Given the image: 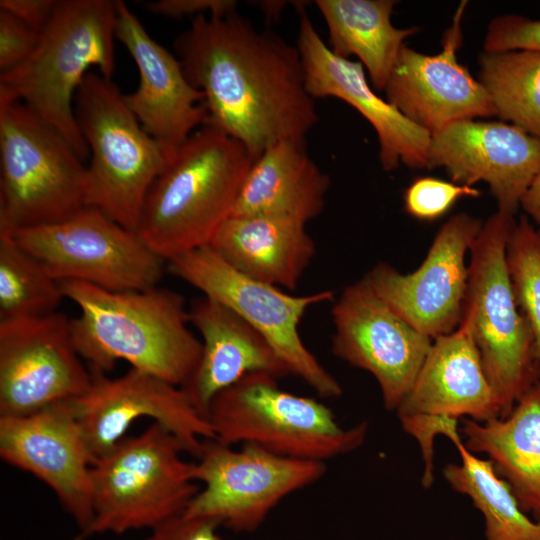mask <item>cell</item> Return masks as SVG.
Masks as SVG:
<instances>
[{"mask_svg":"<svg viewBox=\"0 0 540 540\" xmlns=\"http://www.w3.org/2000/svg\"><path fill=\"white\" fill-rule=\"evenodd\" d=\"M175 49L203 94L204 125L240 142L253 160L279 141H305L317 125L297 46L237 10L192 18Z\"/></svg>","mask_w":540,"mask_h":540,"instance_id":"6da1fadb","label":"cell"},{"mask_svg":"<svg viewBox=\"0 0 540 540\" xmlns=\"http://www.w3.org/2000/svg\"><path fill=\"white\" fill-rule=\"evenodd\" d=\"M60 284L79 308L71 319L73 340L93 372L104 373L123 360L176 386L190 379L202 343L187 326L189 309L181 294L158 286L109 291L79 281Z\"/></svg>","mask_w":540,"mask_h":540,"instance_id":"7a4b0ae2","label":"cell"},{"mask_svg":"<svg viewBox=\"0 0 540 540\" xmlns=\"http://www.w3.org/2000/svg\"><path fill=\"white\" fill-rule=\"evenodd\" d=\"M252 162L240 142L203 125L150 187L136 232L165 261L209 245L232 215Z\"/></svg>","mask_w":540,"mask_h":540,"instance_id":"3957f363","label":"cell"},{"mask_svg":"<svg viewBox=\"0 0 540 540\" xmlns=\"http://www.w3.org/2000/svg\"><path fill=\"white\" fill-rule=\"evenodd\" d=\"M115 26L116 1L58 0L34 52L0 74V99L24 103L63 135L83 161L89 150L75 117L74 100L90 68L112 78Z\"/></svg>","mask_w":540,"mask_h":540,"instance_id":"277c9868","label":"cell"},{"mask_svg":"<svg viewBox=\"0 0 540 540\" xmlns=\"http://www.w3.org/2000/svg\"><path fill=\"white\" fill-rule=\"evenodd\" d=\"M181 441L153 422L124 437L91 467L93 518L77 540L151 530L184 513L199 491Z\"/></svg>","mask_w":540,"mask_h":540,"instance_id":"5b68a950","label":"cell"},{"mask_svg":"<svg viewBox=\"0 0 540 540\" xmlns=\"http://www.w3.org/2000/svg\"><path fill=\"white\" fill-rule=\"evenodd\" d=\"M74 112L89 150L86 205L136 231L146 195L174 152L143 128L125 94L99 72L85 76Z\"/></svg>","mask_w":540,"mask_h":540,"instance_id":"8992f818","label":"cell"},{"mask_svg":"<svg viewBox=\"0 0 540 540\" xmlns=\"http://www.w3.org/2000/svg\"><path fill=\"white\" fill-rule=\"evenodd\" d=\"M516 221L497 210L474 241L462 318L471 327L501 418L540 380L532 331L510 280L506 249Z\"/></svg>","mask_w":540,"mask_h":540,"instance_id":"52a82bcc","label":"cell"},{"mask_svg":"<svg viewBox=\"0 0 540 540\" xmlns=\"http://www.w3.org/2000/svg\"><path fill=\"white\" fill-rule=\"evenodd\" d=\"M84 161L24 103L0 99V232L54 224L86 205Z\"/></svg>","mask_w":540,"mask_h":540,"instance_id":"ba28073f","label":"cell"},{"mask_svg":"<svg viewBox=\"0 0 540 540\" xmlns=\"http://www.w3.org/2000/svg\"><path fill=\"white\" fill-rule=\"evenodd\" d=\"M277 380L270 374L252 373L220 392L206 413L214 439L321 462L362 445L366 422L344 428L327 405L290 393Z\"/></svg>","mask_w":540,"mask_h":540,"instance_id":"9c48e42d","label":"cell"},{"mask_svg":"<svg viewBox=\"0 0 540 540\" xmlns=\"http://www.w3.org/2000/svg\"><path fill=\"white\" fill-rule=\"evenodd\" d=\"M168 262L175 276L227 306L256 329L291 375L302 379L320 397L336 398L342 394L340 383L307 348L298 329L310 307L334 299L332 291L301 296L285 293L277 286L240 273L209 245Z\"/></svg>","mask_w":540,"mask_h":540,"instance_id":"30bf717a","label":"cell"},{"mask_svg":"<svg viewBox=\"0 0 540 540\" xmlns=\"http://www.w3.org/2000/svg\"><path fill=\"white\" fill-rule=\"evenodd\" d=\"M193 478L203 484L184 515L207 518L238 533L255 531L287 496L317 482L325 462L285 457L255 444L235 449L206 440Z\"/></svg>","mask_w":540,"mask_h":540,"instance_id":"8fae6325","label":"cell"},{"mask_svg":"<svg viewBox=\"0 0 540 540\" xmlns=\"http://www.w3.org/2000/svg\"><path fill=\"white\" fill-rule=\"evenodd\" d=\"M40 259L58 281H79L109 291L157 286L165 260L136 231L85 206L54 224L0 232Z\"/></svg>","mask_w":540,"mask_h":540,"instance_id":"7c38bea8","label":"cell"},{"mask_svg":"<svg viewBox=\"0 0 540 540\" xmlns=\"http://www.w3.org/2000/svg\"><path fill=\"white\" fill-rule=\"evenodd\" d=\"M91 384L66 315L0 321V416L78 398Z\"/></svg>","mask_w":540,"mask_h":540,"instance_id":"4fadbf2b","label":"cell"},{"mask_svg":"<svg viewBox=\"0 0 540 540\" xmlns=\"http://www.w3.org/2000/svg\"><path fill=\"white\" fill-rule=\"evenodd\" d=\"M92 384L82 396L72 399L93 462L109 452L141 418L162 425L197 458L213 430L193 405L184 389L152 374L131 368L116 378L93 372Z\"/></svg>","mask_w":540,"mask_h":540,"instance_id":"5bb4252c","label":"cell"},{"mask_svg":"<svg viewBox=\"0 0 540 540\" xmlns=\"http://www.w3.org/2000/svg\"><path fill=\"white\" fill-rule=\"evenodd\" d=\"M483 221L461 212L437 232L422 264L403 274L387 263L362 278L401 318L432 340L460 324L468 282L466 255Z\"/></svg>","mask_w":540,"mask_h":540,"instance_id":"9a60e30c","label":"cell"},{"mask_svg":"<svg viewBox=\"0 0 540 540\" xmlns=\"http://www.w3.org/2000/svg\"><path fill=\"white\" fill-rule=\"evenodd\" d=\"M331 313L332 353L369 372L379 385L385 408L396 411L433 340L394 312L363 279L343 289Z\"/></svg>","mask_w":540,"mask_h":540,"instance_id":"2e32d148","label":"cell"},{"mask_svg":"<svg viewBox=\"0 0 540 540\" xmlns=\"http://www.w3.org/2000/svg\"><path fill=\"white\" fill-rule=\"evenodd\" d=\"M72 399L24 416H0V457L45 483L82 535L93 518V458Z\"/></svg>","mask_w":540,"mask_h":540,"instance_id":"e0dca14e","label":"cell"},{"mask_svg":"<svg viewBox=\"0 0 540 540\" xmlns=\"http://www.w3.org/2000/svg\"><path fill=\"white\" fill-rule=\"evenodd\" d=\"M466 6L458 5L439 53L403 45L383 90L388 102L431 135L457 121L496 116L483 84L457 58Z\"/></svg>","mask_w":540,"mask_h":540,"instance_id":"ac0fdd59","label":"cell"},{"mask_svg":"<svg viewBox=\"0 0 540 540\" xmlns=\"http://www.w3.org/2000/svg\"><path fill=\"white\" fill-rule=\"evenodd\" d=\"M451 181L489 185L498 210L514 215L540 172V140L506 122L461 120L431 135L427 168Z\"/></svg>","mask_w":540,"mask_h":540,"instance_id":"d6986e66","label":"cell"},{"mask_svg":"<svg viewBox=\"0 0 540 540\" xmlns=\"http://www.w3.org/2000/svg\"><path fill=\"white\" fill-rule=\"evenodd\" d=\"M301 12L296 46L310 96L340 99L361 114L377 134L379 161L385 171L400 164L427 168L431 134L377 94L359 61L335 55L303 8Z\"/></svg>","mask_w":540,"mask_h":540,"instance_id":"ffe728a7","label":"cell"},{"mask_svg":"<svg viewBox=\"0 0 540 540\" xmlns=\"http://www.w3.org/2000/svg\"><path fill=\"white\" fill-rule=\"evenodd\" d=\"M115 35L139 72L138 87L125 94L127 105L143 128L174 152L205 123L202 92L191 84L178 57L156 42L121 0H116Z\"/></svg>","mask_w":540,"mask_h":540,"instance_id":"44dd1931","label":"cell"},{"mask_svg":"<svg viewBox=\"0 0 540 540\" xmlns=\"http://www.w3.org/2000/svg\"><path fill=\"white\" fill-rule=\"evenodd\" d=\"M399 420L470 416L485 422L500 416L469 322L433 339L414 383L396 409Z\"/></svg>","mask_w":540,"mask_h":540,"instance_id":"7402d4cb","label":"cell"},{"mask_svg":"<svg viewBox=\"0 0 540 540\" xmlns=\"http://www.w3.org/2000/svg\"><path fill=\"white\" fill-rule=\"evenodd\" d=\"M189 322L201 336L202 353L182 388L204 417L220 392L249 374L266 373L277 379L291 374L267 340L222 303L206 296L194 300Z\"/></svg>","mask_w":540,"mask_h":540,"instance_id":"603a6c76","label":"cell"},{"mask_svg":"<svg viewBox=\"0 0 540 540\" xmlns=\"http://www.w3.org/2000/svg\"><path fill=\"white\" fill-rule=\"evenodd\" d=\"M306 224L271 215L230 216L209 246L240 273L295 290L316 254Z\"/></svg>","mask_w":540,"mask_h":540,"instance_id":"cb8c5ba5","label":"cell"},{"mask_svg":"<svg viewBox=\"0 0 540 540\" xmlns=\"http://www.w3.org/2000/svg\"><path fill=\"white\" fill-rule=\"evenodd\" d=\"M329 187L305 141L282 140L253 160L231 216H281L306 224L323 211Z\"/></svg>","mask_w":540,"mask_h":540,"instance_id":"d4e9b609","label":"cell"},{"mask_svg":"<svg viewBox=\"0 0 540 540\" xmlns=\"http://www.w3.org/2000/svg\"><path fill=\"white\" fill-rule=\"evenodd\" d=\"M462 432L466 448L487 454L521 509L540 522V380L506 417L485 422L465 419Z\"/></svg>","mask_w":540,"mask_h":540,"instance_id":"484cf974","label":"cell"},{"mask_svg":"<svg viewBox=\"0 0 540 540\" xmlns=\"http://www.w3.org/2000/svg\"><path fill=\"white\" fill-rule=\"evenodd\" d=\"M394 0H316L328 30V47L342 58L355 56L370 84L384 90L405 40L417 26L397 28L391 17Z\"/></svg>","mask_w":540,"mask_h":540,"instance_id":"4316f807","label":"cell"},{"mask_svg":"<svg viewBox=\"0 0 540 540\" xmlns=\"http://www.w3.org/2000/svg\"><path fill=\"white\" fill-rule=\"evenodd\" d=\"M457 448L460 464L443 469L445 480L457 492L467 495L485 520L487 540H540V522L521 509L509 486L490 460L470 452L460 435L450 439Z\"/></svg>","mask_w":540,"mask_h":540,"instance_id":"83f0119b","label":"cell"},{"mask_svg":"<svg viewBox=\"0 0 540 540\" xmlns=\"http://www.w3.org/2000/svg\"><path fill=\"white\" fill-rule=\"evenodd\" d=\"M478 63L496 117L540 140V52H483Z\"/></svg>","mask_w":540,"mask_h":540,"instance_id":"f1b7e54d","label":"cell"},{"mask_svg":"<svg viewBox=\"0 0 540 540\" xmlns=\"http://www.w3.org/2000/svg\"><path fill=\"white\" fill-rule=\"evenodd\" d=\"M63 298L60 281L46 265L0 233V321L53 314Z\"/></svg>","mask_w":540,"mask_h":540,"instance_id":"f546056e","label":"cell"},{"mask_svg":"<svg viewBox=\"0 0 540 540\" xmlns=\"http://www.w3.org/2000/svg\"><path fill=\"white\" fill-rule=\"evenodd\" d=\"M506 259L517 305L533 334L540 374V230L524 216L510 233Z\"/></svg>","mask_w":540,"mask_h":540,"instance_id":"4dcf8cb0","label":"cell"},{"mask_svg":"<svg viewBox=\"0 0 540 540\" xmlns=\"http://www.w3.org/2000/svg\"><path fill=\"white\" fill-rule=\"evenodd\" d=\"M481 192L473 186L461 185L439 178L424 176L413 180L404 192V208L421 221L442 217L461 198H476Z\"/></svg>","mask_w":540,"mask_h":540,"instance_id":"1f68e13d","label":"cell"},{"mask_svg":"<svg viewBox=\"0 0 540 540\" xmlns=\"http://www.w3.org/2000/svg\"><path fill=\"white\" fill-rule=\"evenodd\" d=\"M486 53L515 50L540 52V19L505 14L491 20L484 38Z\"/></svg>","mask_w":540,"mask_h":540,"instance_id":"d6a6232c","label":"cell"},{"mask_svg":"<svg viewBox=\"0 0 540 540\" xmlns=\"http://www.w3.org/2000/svg\"><path fill=\"white\" fill-rule=\"evenodd\" d=\"M40 33L8 11L0 9V70L6 72L24 61L36 49Z\"/></svg>","mask_w":540,"mask_h":540,"instance_id":"836d02e7","label":"cell"},{"mask_svg":"<svg viewBox=\"0 0 540 540\" xmlns=\"http://www.w3.org/2000/svg\"><path fill=\"white\" fill-rule=\"evenodd\" d=\"M219 527L213 520L181 514L149 530L144 540H221Z\"/></svg>","mask_w":540,"mask_h":540,"instance_id":"e575fe53","label":"cell"},{"mask_svg":"<svg viewBox=\"0 0 540 540\" xmlns=\"http://www.w3.org/2000/svg\"><path fill=\"white\" fill-rule=\"evenodd\" d=\"M234 0H157L145 3L153 14L170 18L199 15H225L237 10Z\"/></svg>","mask_w":540,"mask_h":540,"instance_id":"d590c367","label":"cell"},{"mask_svg":"<svg viewBox=\"0 0 540 540\" xmlns=\"http://www.w3.org/2000/svg\"><path fill=\"white\" fill-rule=\"evenodd\" d=\"M57 4L58 0H1L0 9L41 33L51 20Z\"/></svg>","mask_w":540,"mask_h":540,"instance_id":"8d00e7d4","label":"cell"},{"mask_svg":"<svg viewBox=\"0 0 540 540\" xmlns=\"http://www.w3.org/2000/svg\"><path fill=\"white\" fill-rule=\"evenodd\" d=\"M520 207L540 227V172L523 196Z\"/></svg>","mask_w":540,"mask_h":540,"instance_id":"74e56055","label":"cell"}]
</instances>
